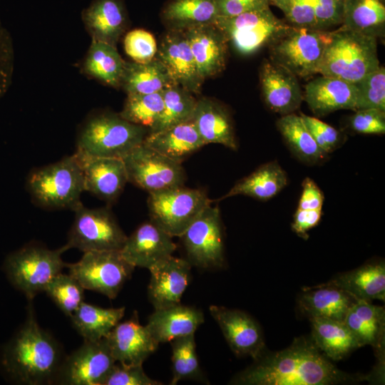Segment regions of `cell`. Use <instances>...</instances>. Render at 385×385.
I'll return each mask as SVG.
<instances>
[{
    "label": "cell",
    "mask_w": 385,
    "mask_h": 385,
    "mask_svg": "<svg viewBox=\"0 0 385 385\" xmlns=\"http://www.w3.org/2000/svg\"><path fill=\"white\" fill-rule=\"evenodd\" d=\"M260 81L264 101L271 111L284 115L299 108L303 95L297 77L288 69L265 59Z\"/></svg>",
    "instance_id": "19"
},
{
    "label": "cell",
    "mask_w": 385,
    "mask_h": 385,
    "mask_svg": "<svg viewBox=\"0 0 385 385\" xmlns=\"http://www.w3.org/2000/svg\"><path fill=\"white\" fill-rule=\"evenodd\" d=\"M175 250L173 237L150 221L143 223L127 237L119 251L134 267L148 269Z\"/></svg>",
    "instance_id": "21"
},
{
    "label": "cell",
    "mask_w": 385,
    "mask_h": 385,
    "mask_svg": "<svg viewBox=\"0 0 385 385\" xmlns=\"http://www.w3.org/2000/svg\"><path fill=\"white\" fill-rule=\"evenodd\" d=\"M218 16H235L269 8L270 0H215Z\"/></svg>",
    "instance_id": "51"
},
{
    "label": "cell",
    "mask_w": 385,
    "mask_h": 385,
    "mask_svg": "<svg viewBox=\"0 0 385 385\" xmlns=\"http://www.w3.org/2000/svg\"><path fill=\"white\" fill-rule=\"evenodd\" d=\"M294 27L316 29L314 0H270Z\"/></svg>",
    "instance_id": "44"
},
{
    "label": "cell",
    "mask_w": 385,
    "mask_h": 385,
    "mask_svg": "<svg viewBox=\"0 0 385 385\" xmlns=\"http://www.w3.org/2000/svg\"><path fill=\"white\" fill-rule=\"evenodd\" d=\"M212 203L203 190L183 185L150 192L148 198L150 221L173 237H180Z\"/></svg>",
    "instance_id": "9"
},
{
    "label": "cell",
    "mask_w": 385,
    "mask_h": 385,
    "mask_svg": "<svg viewBox=\"0 0 385 385\" xmlns=\"http://www.w3.org/2000/svg\"><path fill=\"white\" fill-rule=\"evenodd\" d=\"M356 89L355 111L375 108L385 111V68L380 66L354 83Z\"/></svg>",
    "instance_id": "43"
},
{
    "label": "cell",
    "mask_w": 385,
    "mask_h": 385,
    "mask_svg": "<svg viewBox=\"0 0 385 385\" xmlns=\"http://www.w3.org/2000/svg\"><path fill=\"white\" fill-rule=\"evenodd\" d=\"M155 57L166 68L175 84L198 94L203 81L183 30L170 29L162 38Z\"/></svg>",
    "instance_id": "17"
},
{
    "label": "cell",
    "mask_w": 385,
    "mask_h": 385,
    "mask_svg": "<svg viewBox=\"0 0 385 385\" xmlns=\"http://www.w3.org/2000/svg\"><path fill=\"white\" fill-rule=\"evenodd\" d=\"M125 310L124 307L103 308L83 302L70 318L84 340L96 341L107 337L123 318Z\"/></svg>",
    "instance_id": "36"
},
{
    "label": "cell",
    "mask_w": 385,
    "mask_h": 385,
    "mask_svg": "<svg viewBox=\"0 0 385 385\" xmlns=\"http://www.w3.org/2000/svg\"><path fill=\"white\" fill-rule=\"evenodd\" d=\"M14 69V50L11 36L0 20V99L9 90Z\"/></svg>",
    "instance_id": "48"
},
{
    "label": "cell",
    "mask_w": 385,
    "mask_h": 385,
    "mask_svg": "<svg viewBox=\"0 0 385 385\" xmlns=\"http://www.w3.org/2000/svg\"><path fill=\"white\" fill-rule=\"evenodd\" d=\"M194 56L197 73L204 81L225 68L227 41L214 25L207 24L183 30Z\"/></svg>",
    "instance_id": "22"
},
{
    "label": "cell",
    "mask_w": 385,
    "mask_h": 385,
    "mask_svg": "<svg viewBox=\"0 0 385 385\" xmlns=\"http://www.w3.org/2000/svg\"><path fill=\"white\" fill-rule=\"evenodd\" d=\"M344 322L359 347L371 346L381 364L384 361L385 309L371 302L357 300L349 309Z\"/></svg>",
    "instance_id": "23"
},
{
    "label": "cell",
    "mask_w": 385,
    "mask_h": 385,
    "mask_svg": "<svg viewBox=\"0 0 385 385\" xmlns=\"http://www.w3.org/2000/svg\"><path fill=\"white\" fill-rule=\"evenodd\" d=\"M213 24L242 55L269 46L292 28L277 18L270 7L235 16H218Z\"/></svg>",
    "instance_id": "8"
},
{
    "label": "cell",
    "mask_w": 385,
    "mask_h": 385,
    "mask_svg": "<svg viewBox=\"0 0 385 385\" xmlns=\"http://www.w3.org/2000/svg\"><path fill=\"white\" fill-rule=\"evenodd\" d=\"M342 26L375 38L385 35V0H344Z\"/></svg>",
    "instance_id": "34"
},
{
    "label": "cell",
    "mask_w": 385,
    "mask_h": 385,
    "mask_svg": "<svg viewBox=\"0 0 385 385\" xmlns=\"http://www.w3.org/2000/svg\"><path fill=\"white\" fill-rule=\"evenodd\" d=\"M204 321V315L200 309L180 303L155 309L149 316L145 326L151 336L160 344L195 334Z\"/></svg>",
    "instance_id": "25"
},
{
    "label": "cell",
    "mask_w": 385,
    "mask_h": 385,
    "mask_svg": "<svg viewBox=\"0 0 385 385\" xmlns=\"http://www.w3.org/2000/svg\"><path fill=\"white\" fill-rule=\"evenodd\" d=\"M82 19L93 40L115 47L128 22L121 0H94L83 11Z\"/></svg>",
    "instance_id": "26"
},
{
    "label": "cell",
    "mask_w": 385,
    "mask_h": 385,
    "mask_svg": "<svg viewBox=\"0 0 385 385\" xmlns=\"http://www.w3.org/2000/svg\"><path fill=\"white\" fill-rule=\"evenodd\" d=\"M191 267L188 260L171 255L148 269V296L155 309L180 303L191 279Z\"/></svg>",
    "instance_id": "16"
},
{
    "label": "cell",
    "mask_w": 385,
    "mask_h": 385,
    "mask_svg": "<svg viewBox=\"0 0 385 385\" xmlns=\"http://www.w3.org/2000/svg\"><path fill=\"white\" fill-rule=\"evenodd\" d=\"M303 99L318 116L342 109L355 111L356 89L354 83L321 76L307 83Z\"/></svg>",
    "instance_id": "24"
},
{
    "label": "cell",
    "mask_w": 385,
    "mask_h": 385,
    "mask_svg": "<svg viewBox=\"0 0 385 385\" xmlns=\"http://www.w3.org/2000/svg\"><path fill=\"white\" fill-rule=\"evenodd\" d=\"M357 300L344 289L325 283L307 288L299 298V307L309 319L344 322L349 309Z\"/></svg>",
    "instance_id": "29"
},
{
    "label": "cell",
    "mask_w": 385,
    "mask_h": 385,
    "mask_svg": "<svg viewBox=\"0 0 385 385\" xmlns=\"http://www.w3.org/2000/svg\"><path fill=\"white\" fill-rule=\"evenodd\" d=\"M128 181L148 193L184 185L185 170L177 163L143 143L122 158Z\"/></svg>",
    "instance_id": "12"
},
{
    "label": "cell",
    "mask_w": 385,
    "mask_h": 385,
    "mask_svg": "<svg viewBox=\"0 0 385 385\" xmlns=\"http://www.w3.org/2000/svg\"><path fill=\"white\" fill-rule=\"evenodd\" d=\"M349 292L358 300H385V265L369 262L337 275L327 282Z\"/></svg>",
    "instance_id": "30"
},
{
    "label": "cell",
    "mask_w": 385,
    "mask_h": 385,
    "mask_svg": "<svg viewBox=\"0 0 385 385\" xmlns=\"http://www.w3.org/2000/svg\"><path fill=\"white\" fill-rule=\"evenodd\" d=\"M163 96V111L150 133L191 120L197 101L192 93L177 84L164 90Z\"/></svg>",
    "instance_id": "39"
},
{
    "label": "cell",
    "mask_w": 385,
    "mask_h": 385,
    "mask_svg": "<svg viewBox=\"0 0 385 385\" xmlns=\"http://www.w3.org/2000/svg\"><path fill=\"white\" fill-rule=\"evenodd\" d=\"M163 108V91L149 94H128L119 114L126 120L150 130L160 116Z\"/></svg>",
    "instance_id": "41"
},
{
    "label": "cell",
    "mask_w": 385,
    "mask_h": 385,
    "mask_svg": "<svg viewBox=\"0 0 385 385\" xmlns=\"http://www.w3.org/2000/svg\"><path fill=\"white\" fill-rule=\"evenodd\" d=\"M205 145L221 144L237 150L232 119L227 111L209 98L197 99L191 118Z\"/></svg>",
    "instance_id": "28"
},
{
    "label": "cell",
    "mask_w": 385,
    "mask_h": 385,
    "mask_svg": "<svg viewBox=\"0 0 385 385\" xmlns=\"http://www.w3.org/2000/svg\"><path fill=\"white\" fill-rule=\"evenodd\" d=\"M316 29L325 30L342 24L344 0H314Z\"/></svg>",
    "instance_id": "50"
},
{
    "label": "cell",
    "mask_w": 385,
    "mask_h": 385,
    "mask_svg": "<svg viewBox=\"0 0 385 385\" xmlns=\"http://www.w3.org/2000/svg\"><path fill=\"white\" fill-rule=\"evenodd\" d=\"M209 312L235 355L249 356L255 359L265 351L262 329L250 314L217 305L210 306Z\"/></svg>",
    "instance_id": "15"
},
{
    "label": "cell",
    "mask_w": 385,
    "mask_h": 385,
    "mask_svg": "<svg viewBox=\"0 0 385 385\" xmlns=\"http://www.w3.org/2000/svg\"><path fill=\"white\" fill-rule=\"evenodd\" d=\"M75 217L66 246L81 251L120 250L127 236L107 207L90 209L81 203L74 210Z\"/></svg>",
    "instance_id": "11"
},
{
    "label": "cell",
    "mask_w": 385,
    "mask_h": 385,
    "mask_svg": "<svg viewBox=\"0 0 385 385\" xmlns=\"http://www.w3.org/2000/svg\"><path fill=\"white\" fill-rule=\"evenodd\" d=\"M125 62L115 46L92 39L83 68L88 76L118 88L121 85Z\"/></svg>",
    "instance_id": "37"
},
{
    "label": "cell",
    "mask_w": 385,
    "mask_h": 385,
    "mask_svg": "<svg viewBox=\"0 0 385 385\" xmlns=\"http://www.w3.org/2000/svg\"><path fill=\"white\" fill-rule=\"evenodd\" d=\"M27 188L38 205L49 209L74 210L82 202L83 175L73 154L54 163L33 170L27 179Z\"/></svg>",
    "instance_id": "5"
},
{
    "label": "cell",
    "mask_w": 385,
    "mask_h": 385,
    "mask_svg": "<svg viewBox=\"0 0 385 385\" xmlns=\"http://www.w3.org/2000/svg\"><path fill=\"white\" fill-rule=\"evenodd\" d=\"M322 210H302L297 208L292 224V230L302 238L308 237L307 231L320 221Z\"/></svg>",
    "instance_id": "53"
},
{
    "label": "cell",
    "mask_w": 385,
    "mask_h": 385,
    "mask_svg": "<svg viewBox=\"0 0 385 385\" xmlns=\"http://www.w3.org/2000/svg\"><path fill=\"white\" fill-rule=\"evenodd\" d=\"M179 237L191 265L202 269L223 266V229L218 206L208 205Z\"/></svg>",
    "instance_id": "13"
},
{
    "label": "cell",
    "mask_w": 385,
    "mask_h": 385,
    "mask_svg": "<svg viewBox=\"0 0 385 385\" xmlns=\"http://www.w3.org/2000/svg\"><path fill=\"white\" fill-rule=\"evenodd\" d=\"M312 339L329 359L339 361L359 348L344 322L327 318H311Z\"/></svg>",
    "instance_id": "32"
},
{
    "label": "cell",
    "mask_w": 385,
    "mask_h": 385,
    "mask_svg": "<svg viewBox=\"0 0 385 385\" xmlns=\"http://www.w3.org/2000/svg\"><path fill=\"white\" fill-rule=\"evenodd\" d=\"M127 55L137 63H146L155 57L158 46L154 36L143 29H134L124 38Z\"/></svg>",
    "instance_id": "45"
},
{
    "label": "cell",
    "mask_w": 385,
    "mask_h": 385,
    "mask_svg": "<svg viewBox=\"0 0 385 385\" xmlns=\"http://www.w3.org/2000/svg\"><path fill=\"white\" fill-rule=\"evenodd\" d=\"M277 127L292 153L302 161L315 164L327 157L300 115L294 113L282 115L277 121Z\"/></svg>",
    "instance_id": "38"
},
{
    "label": "cell",
    "mask_w": 385,
    "mask_h": 385,
    "mask_svg": "<svg viewBox=\"0 0 385 385\" xmlns=\"http://www.w3.org/2000/svg\"><path fill=\"white\" fill-rule=\"evenodd\" d=\"M149 130L132 123L120 114L106 112L88 118L77 138L76 154L123 158L143 143Z\"/></svg>",
    "instance_id": "4"
},
{
    "label": "cell",
    "mask_w": 385,
    "mask_h": 385,
    "mask_svg": "<svg viewBox=\"0 0 385 385\" xmlns=\"http://www.w3.org/2000/svg\"><path fill=\"white\" fill-rule=\"evenodd\" d=\"M67 250L66 245L56 250L28 245L6 257L4 270L12 285L31 300L66 266L61 255Z\"/></svg>",
    "instance_id": "6"
},
{
    "label": "cell",
    "mask_w": 385,
    "mask_h": 385,
    "mask_svg": "<svg viewBox=\"0 0 385 385\" xmlns=\"http://www.w3.org/2000/svg\"><path fill=\"white\" fill-rule=\"evenodd\" d=\"M379 66L377 39L341 26L332 31L318 73L355 83Z\"/></svg>",
    "instance_id": "3"
},
{
    "label": "cell",
    "mask_w": 385,
    "mask_h": 385,
    "mask_svg": "<svg viewBox=\"0 0 385 385\" xmlns=\"http://www.w3.org/2000/svg\"><path fill=\"white\" fill-rule=\"evenodd\" d=\"M66 267L84 289L99 292L111 299L117 297L135 269L119 250L85 252L78 262Z\"/></svg>",
    "instance_id": "10"
},
{
    "label": "cell",
    "mask_w": 385,
    "mask_h": 385,
    "mask_svg": "<svg viewBox=\"0 0 385 385\" xmlns=\"http://www.w3.org/2000/svg\"><path fill=\"white\" fill-rule=\"evenodd\" d=\"M324 195L316 183L309 178L302 182V192L298 208L302 210H322Z\"/></svg>",
    "instance_id": "52"
},
{
    "label": "cell",
    "mask_w": 385,
    "mask_h": 385,
    "mask_svg": "<svg viewBox=\"0 0 385 385\" xmlns=\"http://www.w3.org/2000/svg\"><path fill=\"white\" fill-rule=\"evenodd\" d=\"M143 143L181 164L205 145L192 120L157 132H149Z\"/></svg>",
    "instance_id": "27"
},
{
    "label": "cell",
    "mask_w": 385,
    "mask_h": 385,
    "mask_svg": "<svg viewBox=\"0 0 385 385\" xmlns=\"http://www.w3.org/2000/svg\"><path fill=\"white\" fill-rule=\"evenodd\" d=\"M115 363L106 338L84 340L80 347L63 358L55 384L103 385Z\"/></svg>",
    "instance_id": "14"
},
{
    "label": "cell",
    "mask_w": 385,
    "mask_h": 385,
    "mask_svg": "<svg viewBox=\"0 0 385 385\" xmlns=\"http://www.w3.org/2000/svg\"><path fill=\"white\" fill-rule=\"evenodd\" d=\"M63 358L60 344L39 326L30 304L24 323L2 351L4 372L20 384H53Z\"/></svg>",
    "instance_id": "2"
},
{
    "label": "cell",
    "mask_w": 385,
    "mask_h": 385,
    "mask_svg": "<svg viewBox=\"0 0 385 385\" xmlns=\"http://www.w3.org/2000/svg\"><path fill=\"white\" fill-rule=\"evenodd\" d=\"M105 338L115 361L124 365L143 364L159 346L146 326L140 324L136 311L129 319L119 322Z\"/></svg>",
    "instance_id": "18"
},
{
    "label": "cell",
    "mask_w": 385,
    "mask_h": 385,
    "mask_svg": "<svg viewBox=\"0 0 385 385\" xmlns=\"http://www.w3.org/2000/svg\"><path fill=\"white\" fill-rule=\"evenodd\" d=\"M143 364L124 365L116 362L103 382V385H160L144 371Z\"/></svg>",
    "instance_id": "46"
},
{
    "label": "cell",
    "mask_w": 385,
    "mask_h": 385,
    "mask_svg": "<svg viewBox=\"0 0 385 385\" xmlns=\"http://www.w3.org/2000/svg\"><path fill=\"white\" fill-rule=\"evenodd\" d=\"M170 29L213 24L218 16L215 0H168L162 11Z\"/></svg>",
    "instance_id": "35"
},
{
    "label": "cell",
    "mask_w": 385,
    "mask_h": 385,
    "mask_svg": "<svg viewBox=\"0 0 385 385\" xmlns=\"http://www.w3.org/2000/svg\"><path fill=\"white\" fill-rule=\"evenodd\" d=\"M255 362L234 376L233 384L331 385L364 380L337 368L312 339L296 338L281 351L260 354Z\"/></svg>",
    "instance_id": "1"
},
{
    "label": "cell",
    "mask_w": 385,
    "mask_h": 385,
    "mask_svg": "<svg viewBox=\"0 0 385 385\" xmlns=\"http://www.w3.org/2000/svg\"><path fill=\"white\" fill-rule=\"evenodd\" d=\"M287 184L285 171L275 161L260 165L248 176L239 180L225 195L212 202L235 195H246L267 200L279 193Z\"/></svg>",
    "instance_id": "31"
},
{
    "label": "cell",
    "mask_w": 385,
    "mask_h": 385,
    "mask_svg": "<svg viewBox=\"0 0 385 385\" xmlns=\"http://www.w3.org/2000/svg\"><path fill=\"white\" fill-rule=\"evenodd\" d=\"M175 84L165 66L156 57L146 63L125 62L120 87L127 94L162 92Z\"/></svg>",
    "instance_id": "33"
},
{
    "label": "cell",
    "mask_w": 385,
    "mask_h": 385,
    "mask_svg": "<svg viewBox=\"0 0 385 385\" xmlns=\"http://www.w3.org/2000/svg\"><path fill=\"white\" fill-rule=\"evenodd\" d=\"M84 290L71 274L61 272L48 283L44 292L70 317L83 302Z\"/></svg>",
    "instance_id": "42"
},
{
    "label": "cell",
    "mask_w": 385,
    "mask_h": 385,
    "mask_svg": "<svg viewBox=\"0 0 385 385\" xmlns=\"http://www.w3.org/2000/svg\"><path fill=\"white\" fill-rule=\"evenodd\" d=\"M170 344L173 371L170 384L175 385L180 381L186 379L205 382L196 352L194 334L174 339Z\"/></svg>",
    "instance_id": "40"
},
{
    "label": "cell",
    "mask_w": 385,
    "mask_h": 385,
    "mask_svg": "<svg viewBox=\"0 0 385 385\" xmlns=\"http://www.w3.org/2000/svg\"><path fill=\"white\" fill-rule=\"evenodd\" d=\"M332 31L294 27L268 46L270 60L297 77L319 73L324 50Z\"/></svg>",
    "instance_id": "7"
},
{
    "label": "cell",
    "mask_w": 385,
    "mask_h": 385,
    "mask_svg": "<svg viewBox=\"0 0 385 385\" xmlns=\"http://www.w3.org/2000/svg\"><path fill=\"white\" fill-rule=\"evenodd\" d=\"M307 128L319 147L327 154L332 153L341 142L339 132L329 124L307 115L300 113Z\"/></svg>",
    "instance_id": "47"
},
{
    "label": "cell",
    "mask_w": 385,
    "mask_h": 385,
    "mask_svg": "<svg viewBox=\"0 0 385 385\" xmlns=\"http://www.w3.org/2000/svg\"><path fill=\"white\" fill-rule=\"evenodd\" d=\"M349 124L356 133L384 134L385 111L375 108L357 110L351 116Z\"/></svg>",
    "instance_id": "49"
},
{
    "label": "cell",
    "mask_w": 385,
    "mask_h": 385,
    "mask_svg": "<svg viewBox=\"0 0 385 385\" xmlns=\"http://www.w3.org/2000/svg\"><path fill=\"white\" fill-rule=\"evenodd\" d=\"M74 154L81 165L84 191L106 202L115 200L128 182L122 158L88 157Z\"/></svg>",
    "instance_id": "20"
}]
</instances>
